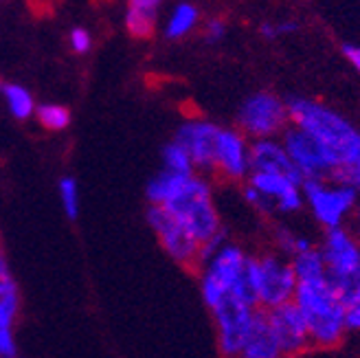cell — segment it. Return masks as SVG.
Listing matches in <instances>:
<instances>
[{
	"label": "cell",
	"mask_w": 360,
	"mask_h": 358,
	"mask_svg": "<svg viewBox=\"0 0 360 358\" xmlns=\"http://www.w3.org/2000/svg\"><path fill=\"white\" fill-rule=\"evenodd\" d=\"M146 220L150 229L154 231L160 248H163L178 266H183L185 271L198 275V271H200V242L191 238L189 231L158 205L148 207Z\"/></svg>",
	"instance_id": "8fae6325"
},
{
	"label": "cell",
	"mask_w": 360,
	"mask_h": 358,
	"mask_svg": "<svg viewBox=\"0 0 360 358\" xmlns=\"http://www.w3.org/2000/svg\"><path fill=\"white\" fill-rule=\"evenodd\" d=\"M343 58L349 62V66L360 75V46L358 44H343Z\"/></svg>",
	"instance_id": "4dcf8cb0"
},
{
	"label": "cell",
	"mask_w": 360,
	"mask_h": 358,
	"mask_svg": "<svg viewBox=\"0 0 360 358\" xmlns=\"http://www.w3.org/2000/svg\"><path fill=\"white\" fill-rule=\"evenodd\" d=\"M283 143V150L290 158V163L299 178L305 181H323V178H334L338 172L336 158L328 152V148H323L321 143L310 136L308 132H303L297 125H288L285 132L279 136Z\"/></svg>",
	"instance_id": "9c48e42d"
},
{
	"label": "cell",
	"mask_w": 360,
	"mask_h": 358,
	"mask_svg": "<svg viewBox=\"0 0 360 358\" xmlns=\"http://www.w3.org/2000/svg\"><path fill=\"white\" fill-rule=\"evenodd\" d=\"M250 271L255 279L259 310L268 312L290 303L297 293V275L292 262L279 255L270 246L262 250H250Z\"/></svg>",
	"instance_id": "277c9868"
},
{
	"label": "cell",
	"mask_w": 360,
	"mask_h": 358,
	"mask_svg": "<svg viewBox=\"0 0 360 358\" xmlns=\"http://www.w3.org/2000/svg\"><path fill=\"white\" fill-rule=\"evenodd\" d=\"M3 93H5V99H7L11 115L18 121H27L35 113V101H33V97L27 88L18 86V84H5Z\"/></svg>",
	"instance_id": "7402d4cb"
},
{
	"label": "cell",
	"mask_w": 360,
	"mask_h": 358,
	"mask_svg": "<svg viewBox=\"0 0 360 358\" xmlns=\"http://www.w3.org/2000/svg\"><path fill=\"white\" fill-rule=\"evenodd\" d=\"M240 358H283L281 345L277 341L273 328L268 326L264 310H259L253 328H250L246 343L240 352Z\"/></svg>",
	"instance_id": "e0dca14e"
},
{
	"label": "cell",
	"mask_w": 360,
	"mask_h": 358,
	"mask_svg": "<svg viewBox=\"0 0 360 358\" xmlns=\"http://www.w3.org/2000/svg\"><path fill=\"white\" fill-rule=\"evenodd\" d=\"M13 293H20V290H18V283L11 275L5 246H3V242H0V299L7 297V295H13Z\"/></svg>",
	"instance_id": "83f0119b"
},
{
	"label": "cell",
	"mask_w": 360,
	"mask_h": 358,
	"mask_svg": "<svg viewBox=\"0 0 360 358\" xmlns=\"http://www.w3.org/2000/svg\"><path fill=\"white\" fill-rule=\"evenodd\" d=\"M250 176V139L238 128H222L215 139L213 178L231 185H244Z\"/></svg>",
	"instance_id": "7c38bea8"
},
{
	"label": "cell",
	"mask_w": 360,
	"mask_h": 358,
	"mask_svg": "<svg viewBox=\"0 0 360 358\" xmlns=\"http://www.w3.org/2000/svg\"><path fill=\"white\" fill-rule=\"evenodd\" d=\"M273 250H277L279 255L292 260L295 255L303 253V250H310L316 246L314 240H310L308 236L299 234L292 226H288L283 222H275L270 226V244H268Z\"/></svg>",
	"instance_id": "d6986e66"
},
{
	"label": "cell",
	"mask_w": 360,
	"mask_h": 358,
	"mask_svg": "<svg viewBox=\"0 0 360 358\" xmlns=\"http://www.w3.org/2000/svg\"><path fill=\"white\" fill-rule=\"evenodd\" d=\"M299 29V23L297 20H281V23H275V35L281 38V35H288V33H295Z\"/></svg>",
	"instance_id": "1f68e13d"
},
{
	"label": "cell",
	"mask_w": 360,
	"mask_h": 358,
	"mask_svg": "<svg viewBox=\"0 0 360 358\" xmlns=\"http://www.w3.org/2000/svg\"><path fill=\"white\" fill-rule=\"evenodd\" d=\"M316 250L326 266L330 281L336 286L338 295L352 286L360 275V242L349 226L321 231Z\"/></svg>",
	"instance_id": "ba28073f"
},
{
	"label": "cell",
	"mask_w": 360,
	"mask_h": 358,
	"mask_svg": "<svg viewBox=\"0 0 360 358\" xmlns=\"http://www.w3.org/2000/svg\"><path fill=\"white\" fill-rule=\"evenodd\" d=\"M198 18H200V11L198 7H193L191 3H180L174 7L167 27H165V38L169 40H178V38H185V35L198 25Z\"/></svg>",
	"instance_id": "44dd1931"
},
{
	"label": "cell",
	"mask_w": 360,
	"mask_h": 358,
	"mask_svg": "<svg viewBox=\"0 0 360 358\" xmlns=\"http://www.w3.org/2000/svg\"><path fill=\"white\" fill-rule=\"evenodd\" d=\"M236 123V128L250 141L279 139L290 125L288 103L273 91H257L242 101Z\"/></svg>",
	"instance_id": "52a82bcc"
},
{
	"label": "cell",
	"mask_w": 360,
	"mask_h": 358,
	"mask_svg": "<svg viewBox=\"0 0 360 358\" xmlns=\"http://www.w3.org/2000/svg\"><path fill=\"white\" fill-rule=\"evenodd\" d=\"M60 198H62V207L68 220H77L79 216V189H77V181L73 176H64L60 181Z\"/></svg>",
	"instance_id": "4316f807"
},
{
	"label": "cell",
	"mask_w": 360,
	"mask_h": 358,
	"mask_svg": "<svg viewBox=\"0 0 360 358\" xmlns=\"http://www.w3.org/2000/svg\"><path fill=\"white\" fill-rule=\"evenodd\" d=\"M18 314H20V293L0 299V358H9L18 354L13 332Z\"/></svg>",
	"instance_id": "ffe728a7"
},
{
	"label": "cell",
	"mask_w": 360,
	"mask_h": 358,
	"mask_svg": "<svg viewBox=\"0 0 360 358\" xmlns=\"http://www.w3.org/2000/svg\"><path fill=\"white\" fill-rule=\"evenodd\" d=\"M163 170L174 172V174H195L191 156L176 141H169L163 148Z\"/></svg>",
	"instance_id": "cb8c5ba5"
},
{
	"label": "cell",
	"mask_w": 360,
	"mask_h": 358,
	"mask_svg": "<svg viewBox=\"0 0 360 358\" xmlns=\"http://www.w3.org/2000/svg\"><path fill=\"white\" fill-rule=\"evenodd\" d=\"M250 187L262 191L266 198L275 205L277 216L290 218L305 209L303 200V181L290 174H268V172H250L246 178Z\"/></svg>",
	"instance_id": "5bb4252c"
},
{
	"label": "cell",
	"mask_w": 360,
	"mask_h": 358,
	"mask_svg": "<svg viewBox=\"0 0 360 358\" xmlns=\"http://www.w3.org/2000/svg\"><path fill=\"white\" fill-rule=\"evenodd\" d=\"M292 301L308 321L314 352H332L345 343V336L349 334L345 306L328 275L297 281Z\"/></svg>",
	"instance_id": "7a4b0ae2"
},
{
	"label": "cell",
	"mask_w": 360,
	"mask_h": 358,
	"mask_svg": "<svg viewBox=\"0 0 360 358\" xmlns=\"http://www.w3.org/2000/svg\"><path fill=\"white\" fill-rule=\"evenodd\" d=\"M163 5V0H128L125 11V29L132 38H152L156 29V15Z\"/></svg>",
	"instance_id": "ac0fdd59"
},
{
	"label": "cell",
	"mask_w": 360,
	"mask_h": 358,
	"mask_svg": "<svg viewBox=\"0 0 360 358\" xmlns=\"http://www.w3.org/2000/svg\"><path fill=\"white\" fill-rule=\"evenodd\" d=\"M250 172L268 174H290L299 176L288 158L281 139H262L250 141Z\"/></svg>",
	"instance_id": "2e32d148"
},
{
	"label": "cell",
	"mask_w": 360,
	"mask_h": 358,
	"mask_svg": "<svg viewBox=\"0 0 360 358\" xmlns=\"http://www.w3.org/2000/svg\"><path fill=\"white\" fill-rule=\"evenodd\" d=\"M349 229L354 231V236H356L358 242H360V203H358V207H356V211H354V216H352Z\"/></svg>",
	"instance_id": "d6a6232c"
},
{
	"label": "cell",
	"mask_w": 360,
	"mask_h": 358,
	"mask_svg": "<svg viewBox=\"0 0 360 358\" xmlns=\"http://www.w3.org/2000/svg\"><path fill=\"white\" fill-rule=\"evenodd\" d=\"M220 125H215L207 119H189L176 130L174 141L180 143L187 154L195 174L213 178V163H215V139H218Z\"/></svg>",
	"instance_id": "9a60e30c"
},
{
	"label": "cell",
	"mask_w": 360,
	"mask_h": 358,
	"mask_svg": "<svg viewBox=\"0 0 360 358\" xmlns=\"http://www.w3.org/2000/svg\"><path fill=\"white\" fill-rule=\"evenodd\" d=\"M3 88H5V84H3V82H0V91H3Z\"/></svg>",
	"instance_id": "836d02e7"
},
{
	"label": "cell",
	"mask_w": 360,
	"mask_h": 358,
	"mask_svg": "<svg viewBox=\"0 0 360 358\" xmlns=\"http://www.w3.org/2000/svg\"><path fill=\"white\" fill-rule=\"evenodd\" d=\"M268 319V326L273 328L277 341L281 345L283 358H301L312 350V338L308 330V321L297 308V303H283L279 308L264 312Z\"/></svg>",
	"instance_id": "4fadbf2b"
},
{
	"label": "cell",
	"mask_w": 360,
	"mask_h": 358,
	"mask_svg": "<svg viewBox=\"0 0 360 358\" xmlns=\"http://www.w3.org/2000/svg\"><path fill=\"white\" fill-rule=\"evenodd\" d=\"M226 35V23L222 18H211L205 25V40L207 42H220Z\"/></svg>",
	"instance_id": "f546056e"
},
{
	"label": "cell",
	"mask_w": 360,
	"mask_h": 358,
	"mask_svg": "<svg viewBox=\"0 0 360 358\" xmlns=\"http://www.w3.org/2000/svg\"><path fill=\"white\" fill-rule=\"evenodd\" d=\"M240 191H242V200H244L250 209H253L259 218H264V220H273V218L277 216L275 205L270 203L262 191H257L255 187H250L248 183H244V185H240Z\"/></svg>",
	"instance_id": "484cf974"
},
{
	"label": "cell",
	"mask_w": 360,
	"mask_h": 358,
	"mask_svg": "<svg viewBox=\"0 0 360 358\" xmlns=\"http://www.w3.org/2000/svg\"><path fill=\"white\" fill-rule=\"evenodd\" d=\"M248 257V248H244L240 242L229 240L218 253L202 264V268L198 271V281H200V297L207 310L215 308L222 299L233 295L246 271Z\"/></svg>",
	"instance_id": "5b68a950"
},
{
	"label": "cell",
	"mask_w": 360,
	"mask_h": 358,
	"mask_svg": "<svg viewBox=\"0 0 360 358\" xmlns=\"http://www.w3.org/2000/svg\"><path fill=\"white\" fill-rule=\"evenodd\" d=\"M9 358H18V356H9Z\"/></svg>",
	"instance_id": "e575fe53"
},
{
	"label": "cell",
	"mask_w": 360,
	"mask_h": 358,
	"mask_svg": "<svg viewBox=\"0 0 360 358\" xmlns=\"http://www.w3.org/2000/svg\"><path fill=\"white\" fill-rule=\"evenodd\" d=\"M35 117H38V123L49 132H62L70 125V110L66 106L60 103H42L35 108Z\"/></svg>",
	"instance_id": "603a6c76"
},
{
	"label": "cell",
	"mask_w": 360,
	"mask_h": 358,
	"mask_svg": "<svg viewBox=\"0 0 360 358\" xmlns=\"http://www.w3.org/2000/svg\"><path fill=\"white\" fill-rule=\"evenodd\" d=\"M345 306V321L349 332H360V275L358 279L340 293Z\"/></svg>",
	"instance_id": "d4e9b609"
},
{
	"label": "cell",
	"mask_w": 360,
	"mask_h": 358,
	"mask_svg": "<svg viewBox=\"0 0 360 358\" xmlns=\"http://www.w3.org/2000/svg\"><path fill=\"white\" fill-rule=\"evenodd\" d=\"M303 200L310 218L321 226V231H330L338 226H349L354 211L360 203L358 193L347 185L323 178V181L303 183Z\"/></svg>",
	"instance_id": "8992f818"
},
{
	"label": "cell",
	"mask_w": 360,
	"mask_h": 358,
	"mask_svg": "<svg viewBox=\"0 0 360 358\" xmlns=\"http://www.w3.org/2000/svg\"><path fill=\"white\" fill-rule=\"evenodd\" d=\"M215 328V343L222 358H240V352L246 343V336L253 328L259 308L246 306L236 297L222 299L218 306L209 310Z\"/></svg>",
	"instance_id": "30bf717a"
},
{
	"label": "cell",
	"mask_w": 360,
	"mask_h": 358,
	"mask_svg": "<svg viewBox=\"0 0 360 358\" xmlns=\"http://www.w3.org/2000/svg\"><path fill=\"white\" fill-rule=\"evenodd\" d=\"M68 42H70V49H73L77 56H84V53H88L90 46H93V38H90V33L86 29H82V27L70 31Z\"/></svg>",
	"instance_id": "f1b7e54d"
},
{
	"label": "cell",
	"mask_w": 360,
	"mask_h": 358,
	"mask_svg": "<svg viewBox=\"0 0 360 358\" xmlns=\"http://www.w3.org/2000/svg\"><path fill=\"white\" fill-rule=\"evenodd\" d=\"M163 209L183 224L189 231V236L200 242V246L224 229L222 216L213 198L211 178L200 174H191L174 198L163 205Z\"/></svg>",
	"instance_id": "3957f363"
},
{
	"label": "cell",
	"mask_w": 360,
	"mask_h": 358,
	"mask_svg": "<svg viewBox=\"0 0 360 358\" xmlns=\"http://www.w3.org/2000/svg\"><path fill=\"white\" fill-rule=\"evenodd\" d=\"M290 123L314 136L336 158L338 172L332 181L354 189L360 198V130L328 103L310 97L285 99Z\"/></svg>",
	"instance_id": "6da1fadb"
}]
</instances>
